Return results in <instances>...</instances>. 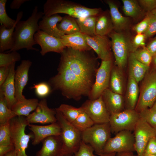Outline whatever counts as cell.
<instances>
[{"mask_svg":"<svg viewBox=\"0 0 156 156\" xmlns=\"http://www.w3.org/2000/svg\"><path fill=\"white\" fill-rule=\"evenodd\" d=\"M97 15L76 19L81 33L90 36L96 35L95 27Z\"/></svg>","mask_w":156,"mask_h":156,"instance_id":"cell-31","label":"cell"},{"mask_svg":"<svg viewBox=\"0 0 156 156\" xmlns=\"http://www.w3.org/2000/svg\"><path fill=\"white\" fill-rule=\"evenodd\" d=\"M81 107L94 124L109 122L110 114L106 107L102 95L95 99L87 100Z\"/></svg>","mask_w":156,"mask_h":156,"instance_id":"cell-13","label":"cell"},{"mask_svg":"<svg viewBox=\"0 0 156 156\" xmlns=\"http://www.w3.org/2000/svg\"><path fill=\"white\" fill-rule=\"evenodd\" d=\"M83 34L88 45L96 53L97 58L102 60L112 59L111 41L108 36L97 34L90 36Z\"/></svg>","mask_w":156,"mask_h":156,"instance_id":"cell-15","label":"cell"},{"mask_svg":"<svg viewBox=\"0 0 156 156\" xmlns=\"http://www.w3.org/2000/svg\"><path fill=\"white\" fill-rule=\"evenodd\" d=\"M66 47L81 51H89L92 49L87 43L84 34L78 32L70 35H65L61 38Z\"/></svg>","mask_w":156,"mask_h":156,"instance_id":"cell-24","label":"cell"},{"mask_svg":"<svg viewBox=\"0 0 156 156\" xmlns=\"http://www.w3.org/2000/svg\"><path fill=\"white\" fill-rule=\"evenodd\" d=\"M140 118L156 129V110L151 108L144 109L139 112Z\"/></svg>","mask_w":156,"mask_h":156,"instance_id":"cell-41","label":"cell"},{"mask_svg":"<svg viewBox=\"0 0 156 156\" xmlns=\"http://www.w3.org/2000/svg\"><path fill=\"white\" fill-rule=\"evenodd\" d=\"M14 149V147L13 144L0 145V156H5Z\"/></svg>","mask_w":156,"mask_h":156,"instance_id":"cell-51","label":"cell"},{"mask_svg":"<svg viewBox=\"0 0 156 156\" xmlns=\"http://www.w3.org/2000/svg\"><path fill=\"white\" fill-rule=\"evenodd\" d=\"M34 40L41 48L40 53L42 56L49 52L61 53L66 47L61 39L49 35L39 30L34 34Z\"/></svg>","mask_w":156,"mask_h":156,"instance_id":"cell-16","label":"cell"},{"mask_svg":"<svg viewBox=\"0 0 156 156\" xmlns=\"http://www.w3.org/2000/svg\"><path fill=\"white\" fill-rule=\"evenodd\" d=\"M62 17L58 14L49 16L44 15L38 22L40 30L49 35L61 39L65 34L58 29L57 25Z\"/></svg>","mask_w":156,"mask_h":156,"instance_id":"cell-20","label":"cell"},{"mask_svg":"<svg viewBox=\"0 0 156 156\" xmlns=\"http://www.w3.org/2000/svg\"><path fill=\"white\" fill-rule=\"evenodd\" d=\"M151 65L152 67L156 69V55L153 56Z\"/></svg>","mask_w":156,"mask_h":156,"instance_id":"cell-54","label":"cell"},{"mask_svg":"<svg viewBox=\"0 0 156 156\" xmlns=\"http://www.w3.org/2000/svg\"><path fill=\"white\" fill-rule=\"evenodd\" d=\"M156 100V69L152 67L143 79L135 110L139 113L151 108Z\"/></svg>","mask_w":156,"mask_h":156,"instance_id":"cell-8","label":"cell"},{"mask_svg":"<svg viewBox=\"0 0 156 156\" xmlns=\"http://www.w3.org/2000/svg\"><path fill=\"white\" fill-rule=\"evenodd\" d=\"M15 63H14L9 65L8 76L4 83L0 86V92L3 94L7 106L11 109L16 102L14 85Z\"/></svg>","mask_w":156,"mask_h":156,"instance_id":"cell-21","label":"cell"},{"mask_svg":"<svg viewBox=\"0 0 156 156\" xmlns=\"http://www.w3.org/2000/svg\"><path fill=\"white\" fill-rule=\"evenodd\" d=\"M140 117L139 113L135 110L125 109L110 115L109 122L112 133L120 131H133Z\"/></svg>","mask_w":156,"mask_h":156,"instance_id":"cell-9","label":"cell"},{"mask_svg":"<svg viewBox=\"0 0 156 156\" xmlns=\"http://www.w3.org/2000/svg\"><path fill=\"white\" fill-rule=\"evenodd\" d=\"M125 31H113L108 36L111 39L112 49L117 67L120 69L126 66L131 52V38Z\"/></svg>","mask_w":156,"mask_h":156,"instance_id":"cell-7","label":"cell"},{"mask_svg":"<svg viewBox=\"0 0 156 156\" xmlns=\"http://www.w3.org/2000/svg\"><path fill=\"white\" fill-rule=\"evenodd\" d=\"M109 123L94 124L81 132V141L91 146L99 156L103 154L104 148L111 137Z\"/></svg>","mask_w":156,"mask_h":156,"instance_id":"cell-5","label":"cell"},{"mask_svg":"<svg viewBox=\"0 0 156 156\" xmlns=\"http://www.w3.org/2000/svg\"><path fill=\"white\" fill-rule=\"evenodd\" d=\"M116 156H135L132 152H125L116 153Z\"/></svg>","mask_w":156,"mask_h":156,"instance_id":"cell-53","label":"cell"},{"mask_svg":"<svg viewBox=\"0 0 156 156\" xmlns=\"http://www.w3.org/2000/svg\"><path fill=\"white\" fill-rule=\"evenodd\" d=\"M57 26L58 29L65 35H70L80 32L76 19L69 15L63 17Z\"/></svg>","mask_w":156,"mask_h":156,"instance_id":"cell-33","label":"cell"},{"mask_svg":"<svg viewBox=\"0 0 156 156\" xmlns=\"http://www.w3.org/2000/svg\"><path fill=\"white\" fill-rule=\"evenodd\" d=\"M32 64L29 60H23L15 70L14 85L16 102L25 99L23 92L27 83L29 71Z\"/></svg>","mask_w":156,"mask_h":156,"instance_id":"cell-17","label":"cell"},{"mask_svg":"<svg viewBox=\"0 0 156 156\" xmlns=\"http://www.w3.org/2000/svg\"><path fill=\"white\" fill-rule=\"evenodd\" d=\"M9 66L0 67V86L5 81L9 73Z\"/></svg>","mask_w":156,"mask_h":156,"instance_id":"cell-49","label":"cell"},{"mask_svg":"<svg viewBox=\"0 0 156 156\" xmlns=\"http://www.w3.org/2000/svg\"><path fill=\"white\" fill-rule=\"evenodd\" d=\"M92 52L66 47L60 53L57 73L50 79L49 85L68 99L78 100L88 96L99 64Z\"/></svg>","mask_w":156,"mask_h":156,"instance_id":"cell-1","label":"cell"},{"mask_svg":"<svg viewBox=\"0 0 156 156\" xmlns=\"http://www.w3.org/2000/svg\"><path fill=\"white\" fill-rule=\"evenodd\" d=\"M23 14L22 11L18 13L16 17L17 21L11 28L8 29L3 25L0 26V53L10 50L13 47L14 45L13 34L15 27L18 22L22 18Z\"/></svg>","mask_w":156,"mask_h":156,"instance_id":"cell-25","label":"cell"},{"mask_svg":"<svg viewBox=\"0 0 156 156\" xmlns=\"http://www.w3.org/2000/svg\"><path fill=\"white\" fill-rule=\"evenodd\" d=\"M138 83L134 79L129 76L126 96L124 99L125 109H135L139 97Z\"/></svg>","mask_w":156,"mask_h":156,"instance_id":"cell-26","label":"cell"},{"mask_svg":"<svg viewBox=\"0 0 156 156\" xmlns=\"http://www.w3.org/2000/svg\"><path fill=\"white\" fill-rule=\"evenodd\" d=\"M56 113V109L49 108L46 99H43L39 101L35 111L26 117L29 124H50L57 122Z\"/></svg>","mask_w":156,"mask_h":156,"instance_id":"cell-14","label":"cell"},{"mask_svg":"<svg viewBox=\"0 0 156 156\" xmlns=\"http://www.w3.org/2000/svg\"><path fill=\"white\" fill-rule=\"evenodd\" d=\"M32 88L35 89L36 94L41 97H44L47 96L51 90L49 84L44 82L34 84Z\"/></svg>","mask_w":156,"mask_h":156,"instance_id":"cell-44","label":"cell"},{"mask_svg":"<svg viewBox=\"0 0 156 156\" xmlns=\"http://www.w3.org/2000/svg\"><path fill=\"white\" fill-rule=\"evenodd\" d=\"M135 151L137 156H143L146 146L149 140L156 136V129L140 118L133 130Z\"/></svg>","mask_w":156,"mask_h":156,"instance_id":"cell-12","label":"cell"},{"mask_svg":"<svg viewBox=\"0 0 156 156\" xmlns=\"http://www.w3.org/2000/svg\"><path fill=\"white\" fill-rule=\"evenodd\" d=\"M151 12L156 16V9L152 11Z\"/></svg>","mask_w":156,"mask_h":156,"instance_id":"cell-58","label":"cell"},{"mask_svg":"<svg viewBox=\"0 0 156 156\" xmlns=\"http://www.w3.org/2000/svg\"><path fill=\"white\" fill-rule=\"evenodd\" d=\"M43 10L44 15L47 16L62 13L77 18L96 15L102 11L101 8H89L65 0H47L44 5Z\"/></svg>","mask_w":156,"mask_h":156,"instance_id":"cell-3","label":"cell"},{"mask_svg":"<svg viewBox=\"0 0 156 156\" xmlns=\"http://www.w3.org/2000/svg\"><path fill=\"white\" fill-rule=\"evenodd\" d=\"M134 143L133 133L129 131H122L109 139L104 148L103 153L133 152L135 151Z\"/></svg>","mask_w":156,"mask_h":156,"instance_id":"cell-10","label":"cell"},{"mask_svg":"<svg viewBox=\"0 0 156 156\" xmlns=\"http://www.w3.org/2000/svg\"><path fill=\"white\" fill-rule=\"evenodd\" d=\"M55 109L57 122L61 128L60 136L62 144L61 153L63 155H73L79 148L81 142V132Z\"/></svg>","mask_w":156,"mask_h":156,"instance_id":"cell-4","label":"cell"},{"mask_svg":"<svg viewBox=\"0 0 156 156\" xmlns=\"http://www.w3.org/2000/svg\"><path fill=\"white\" fill-rule=\"evenodd\" d=\"M102 95L110 115L125 109V100L122 95L114 92L108 88L104 91Z\"/></svg>","mask_w":156,"mask_h":156,"instance_id":"cell-22","label":"cell"},{"mask_svg":"<svg viewBox=\"0 0 156 156\" xmlns=\"http://www.w3.org/2000/svg\"><path fill=\"white\" fill-rule=\"evenodd\" d=\"M71 123L81 132L94 124L92 120L84 111Z\"/></svg>","mask_w":156,"mask_h":156,"instance_id":"cell-36","label":"cell"},{"mask_svg":"<svg viewBox=\"0 0 156 156\" xmlns=\"http://www.w3.org/2000/svg\"><path fill=\"white\" fill-rule=\"evenodd\" d=\"M138 1L145 12H151L156 9V0H139Z\"/></svg>","mask_w":156,"mask_h":156,"instance_id":"cell-48","label":"cell"},{"mask_svg":"<svg viewBox=\"0 0 156 156\" xmlns=\"http://www.w3.org/2000/svg\"><path fill=\"white\" fill-rule=\"evenodd\" d=\"M149 19L147 13L144 18L133 26L132 29L136 34H144L146 31L149 24Z\"/></svg>","mask_w":156,"mask_h":156,"instance_id":"cell-45","label":"cell"},{"mask_svg":"<svg viewBox=\"0 0 156 156\" xmlns=\"http://www.w3.org/2000/svg\"><path fill=\"white\" fill-rule=\"evenodd\" d=\"M131 53L138 61L144 65L150 66L153 56L146 46L140 48Z\"/></svg>","mask_w":156,"mask_h":156,"instance_id":"cell-37","label":"cell"},{"mask_svg":"<svg viewBox=\"0 0 156 156\" xmlns=\"http://www.w3.org/2000/svg\"><path fill=\"white\" fill-rule=\"evenodd\" d=\"M95 30L96 34L107 36L114 30L109 11H102L97 15Z\"/></svg>","mask_w":156,"mask_h":156,"instance_id":"cell-27","label":"cell"},{"mask_svg":"<svg viewBox=\"0 0 156 156\" xmlns=\"http://www.w3.org/2000/svg\"><path fill=\"white\" fill-rule=\"evenodd\" d=\"M56 156H64V155L61 153H60Z\"/></svg>","mask_w":156,"mask_h":156,"instance_id":"cell-60","label":"cell"},{"mask_svg":"<svg viewBox=\"0 0 156 156\" xmlns=\"http://www.w3.org/2000/svg\"><path fill=\"white\" fill-rule=\"evenodd\" d=\"M135 156H137V155ZM143 156H156V155H147Z\"/></svg>","mask_w":156,"mask_h":156,"instance_id":"cell-61","label":"cell"},{"mask_svg":"<svg viewBox=\"0 0 156 156\" xmlns=\"http://www.w3.org/2000/svg\"><path fill=\"white\" fill-rule=\"evenodd\" d=\"M7 0H0V23L1 25L9 29L12 28L16 23L17 19H13L8 15L6 10Z\"/></svg>","mask_w":156,"mask_h":156,"instance_id":"cell-38","label":"cell"},{"mask_svg":"<svg viewBox=\"0 0 156 156\" xmlns=\"http://www.w3.org/2000/svg\"><path fill=\"white\" fill-rule=\"evenodd\" d=\"M39 101L37 99H27L17 101L12 107V110L16 116H27L30 113L35 110Z\"/></svg>","mask_w":156,"mask_h":156,"instance_id":"cell-29","label":"cell"},{"mask_svg":"<svg viewBox=\"0 0 156 156\" xmlns=\"http://www.w3.org/2000/svg\"><path fill=\"white\" fill-rule=\"evenodd\" d=\"M41 142L42 147L36 156H56L61 153L62 144L60 135L49 136Z\"/></svg>","mask_w":156,"mask_h":156,"instance_id":"cell-23","label":"cell"},{"mask_svg":"<svg viewBox=\"0 0 156 156\" xmlns=\"http://www.w3.org/2000/svg\"><path fill=\"white\" fill-rule=\"evenodd\" d=\"M156 155V136L151 138L144 149L143 156Z\"/></svg>","mask_w":156,"mask_h":156,"instance_id":"cell-47","label":"cell"},{"mask_svg":"<svg viewBox=\"0 0 156 156\" xmlns=\"http://www.w3.org/2000/svg\"><path fill=\"white\" fill-rule=\"evenodd\" d=\"M56 109L59 111L65 118L69 122L72 123L79 115L83 111L81 107L79 108L65 104H61Z\"/></svg>","mask_w":156,"mask_h":156,"instance_id":"cell-34","label":"cell"},{"mask_svg":"<svg viewBox=\"0 0 156 156\" xmlns=\"http://www.w3.org/2000/svg\"><path fill=\"white\" fill-rule=\"evenodd\" d=\"M10 144H13L11 138L9 121L0 124V145Z\"/></svg>","mask_w":156,"mask_h":156,"instance_id":"cell-40","label":"cell"},{"mask_svg":"<svg viewBox=\"0 0 156 156\" xmlns=\"http://www.w3.org/2000/svg\"><path fill=\"white\" fill-rule=\"evenodd\" d=\"M112 67V59L102 60L100 66L96 71L95 81L88 96L90 99H97L108 88Z\"/></svg>","mask_w":156,"mask_h":156,"instance_id":"cell-11","label":"cell"},{"mask_svg":"<svg viewBox=\"0 0 156 156\" xmlns=\"http://www.w3.org/2000/svg\"><path fill=\"white\" fill-rule=\"evenodd\" d=\"M28 126L33 135L32 141L33 145L38 144L49 136L60 135L61 128L57 122L45 125L29 124Z\"/></svg>","mask_w":156,"mask_h":156,"instance_id":"cell-18","label":"cell"},{"mask_svg":"<svg viewBox=\"0 0 156 156\" xmlns=\"http://www.w3.org/2000/svg\"><path fill=\"white\" fill-rule=\"evenodd\" d=\"M146 40L144 34H136L131 39V52L140 48L145 47L146 45L145 42Z\"/></svg>","mask_w":156,"mask_h":156,"instance_id":"cell-42","label":"cell"},{"mask_svg":"<svg viewBox=\"0 0 156 156\" xmlns=\"http://www.w3.org/2000/svg\"><path fill=\"white\" fill-rule=\"evenodd\" d=\"M73 155L71 154H66L64 155V156H72Z\"/></svg>","mask_w":156,"mask_h":156,"instance_id":"cell-59","label":"cell"},{"mask_svg":"<svg viewBox=\"0 0 156 156\" xmlns=\"http://www.w3.org/2000/svg\"><path fill=\"white\" fill-rule=\"evenodd\" d=\"M94 151L91 146L81 141L79 149L72 156H96L94 154Z\"/></svg>","mask_w":156,"mask_h":156,"instance_id":"cell-46","label":"cell"},{"mask_svg":"<svg viewBox=\"0 0 156 156\" xmlns=\"http://www.w3.org/2000/svg\"><path fill=\"white\" fill-rule=\"evenodd\" d=\"M108 5L114 30L118 32L126 31L131 26V18L123 16L119 12L118 6L115 1L104 0Z\"/></svg>","mask_w":156,"mask_h":156,"instance_id":"cell-19","label":"cell"},{"mask_svg":"<svg viewBox=\"0 0 156 156\" xmlns=\"http://www.w3.org/2000/svg\"><path fill=\"white\" fill-rule=\"evenodd\" d=\"M5 156H16V152L15 150H14L7 154Z\"/></svg>","mask_w":156,"mask_h":156,"instance_id":"cell-55","label":"cell"},{"mask_svg":"<svg viewBox=\"0 0 156 156\" xmlns=\"http://www.w3.org/2000/svg\"><path fill=\"white\" fill-rule=\"evenodd\" d=\"M116 153H103L100 156L96 155V156H116Z\"/></svg>","mask_w":156,"mask_h":156,"instance_id":"cell-56","label":"cell"},{"mask_svg":"<svg viewBox=\"0 0 156 156\" xmlns=\"http://www.w3.org/2000/svg\"><path fill=\"white\" fill-rule=\"evenodd\" d=\"M146 47L153 56L156 55V36L150 39Z\"/></svg>","mask_w":156,"mask_h":156,"instance_id":"cell-50","label":"cell"},{"mask_svg":"<svg viewBox=\"0 0 156 156\" xmlns=\"http://www.w3.org/2000/svg\"><path fill=\"white\" fill-rule=\"evenodd\" d=\"M149 19L148 29L144 34L146 39H150L156 34V16L151 12L147 13Z\"/></svg>","mask_w":156,"mask_h":156,"instance_id":"cell-43","label":"cell"},{"mask_svg":"<svg viewBox=\"0 0 156 156\" xmlns=\"http://www.w3.org/2000/svg\"><path fill=\"white\" fill-rule=\"evenodd\" d=\"M44 15L43 12L38 11V6H36L31 16L27 20H20L18 22L14 33V46L8 51V52L17 51L23 49L27 50L39 51L33 47L36 44L34 36L35 34L40 30L38 21Z\"/></svg>","mask_w":156,"mask_h":156,"instance_id":"cell-2","label":"cell"},{"mask_svg":"<svg viewBox=\"0 0 156 156\" xmlns=\"http://www.w3.org/2000/svg\"><path fill=\"white\" fill-rule=\"evenodd\" d=\"M21 56L17 51L8 53H0V67L9 66L20 60Z\"/></svg>","mask_w":156,"mask_h":156,"instance_id":"cell-39","label":"cell"},{"mask_svg":"<svg viewBox=\"0 0 156 156\" xmlns=\"http://www.w3.org/2000/svg\"><path fill=\"white\" fill-rule=\"evenodd\" d=\"M120 69L112 67L109 83V89L112 92L122 95L123 90V79Z\"/></svg>","mask_w":156,"mask_h":156,"instance_id":"cell-32","label":"cell"},{"mask_svg":"<svg viewBox=\"0 0 156 156\" xmlns=\"http://www.w3.org/2000/svg\"><path fill=\"white\" fill-rule=\"evenodd\" d=\"M29 1V0H14L10 4V8L12 9H18L24 3Z\"/></svg>","mask_w":156,"mask_h":156,"instance_id":"cell-52","label":"cell"},{"mask_svg":"<svg viewBox=\"0 0 156 156\" xmlns=\"http://www.w3.org/2000/svg\"><path fill=\"white\" fill-rule=\"evenodd\" d=\"M10 128L12 143L16 152V156H28L25 150L31 138H33L32 132L28 134L25 133L26 127L29 123L26 117L16 116L10 121Z\"/></svg>","mask_w":156,"mask_h":156,"instance_id":"cell-6","label":"cell"},{"mask_svg":"<svg viewBox=\"0 0 156 156\" xmlns=\"http://www.w3.org/2000/svg\"><path fill=\"white\" fill-rule=\"evenodd\" d=\"M151 108L153 109L156 110V100Z\"/></svg>","mask_w":156,"mask_h":156,"instance_id":"cell-57","label":"cell"},{"mask_svg":"<svg viewBox=\"0 0 156 156\" xmlns=\"http://www.w3.org/2000/svg\"><path fill=\"white\" fill-rule=\"evenodd\" d=\"M128 62L129 76L132 77L138 83L144 79L150 66L138 61L131 53L129 55Z\"/></svg>","mask_w":156,"mask_h":156,"instance_id":"cell-28","label":"cell"},{"mask_svg":"<svg viewBox=\"0 0 156 156\" xmlns=\"http://www.w3.org/2000/svg\"><path fill=\"white\" fill-rule=\"evenodd\" d=\"M16 116L12 109L8 107L3 94L0 92V124L8 122Z\"/></svg>","mask_w":156,"mask_h":156,"instance_id":"cell-35","label":"cell"},{"mask_svg":"<svg viewBox=\"0 0 156 156\" xmlns=\"http://www.w3.org/2000/svg\"><path fill=\"white\" fill-rule=\"evenodd\" d=\"M122 10L125 15L138 21L145 16L146 13L136 0H122Z\"/></svg>","mask_w":156,"mask_h":156,"instance_id":"cell-30","label":"cell"}]
</instances>
